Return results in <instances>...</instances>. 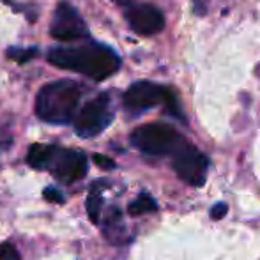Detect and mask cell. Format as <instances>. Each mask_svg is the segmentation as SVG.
<instances>
[{"label":"cell","mask_w":260,"mask_h":260,"mask_svg":"<svg viewBox=\"0 0 260 260\" xmlns=\"http://www.w3.org/2000/svg\"><path fill=\"white\" fill-rule=\"evenodd\" d=\"M48 62L60 69L80 73L94 82H103L120 68V57L115 50L94 41L82 46L52 48L48 52Z\"/></svg>","instance_id":"obj_1"},{"label":"cell","mask_w":260,"mask_h":260,"mask_svg":"<svg viewBox=\"0 0 260 260\" xmlns=\"http://www.w3.org/2000/svg\"><path fill=\"white\" fill-rule=\"evenodd\" d=\"M207 156L197 151L193 145H186L184 149L174 156V170L184 182L191 186H202L206 182L207 172Z\"/></svg>","instance_id":"obj_7"},{"label":"cell","mask_w":260,"mask_h":260,"mask_svg":"<svg viewBox=\"0 0 260 260\" xmlns=\"http://www.w3.org/2000/svg\"><path fill=\"white\" fill-rule=\"evenodd\" d=\"M50 34L57 41H78L89 38V28L80 13L68 2H60L53 13Z\"/></svg>","instance_id":"obj_6"},{"label":"cell","mask_w":260,"mask_h":260,"mask_svg":"<svg viewBox=\"0 0 260 260\" xmlns=\"http://www.w3.org/2000/svg\"><path fill=\"white\" fill-rule=\"evenodd\" d=\"M122 103H124V108L129 113H133V115H140V113L147 112V110L154 108L157 105H165V108H167L168 112L181 117L177 100H175L174 94L168 89H165V87L156 85V83H152V82H145V80H140V82L133 83V85L124 92Z\"/></svg>","instance_id":"obj_4"},{"label":"cell","mask_w":260,"mask_h":260,"mask_svg":"<svg viewBox=\"0 0 260 260\" xmlns=\"http://www.w3.org/2000/svg\"><path fill=\"white\" fill-rule=\"evenodd\" d=\"M0 260H20V253L14 248V244L4 243L0 246Z\"/></svg>","instance_id":"obj_14"},{"label":"cell","mask_w":260,"mask_h":260,"mask_svg":"<svg viewBox=\"0 0 260 260\" xmlns=\"http://www.w3.org/2000/svg\"><path fill=\"white\" fill-rule=\"evenodd\" d=\"M226 211H229V207H226L225 204H216V206L211 209V218L212 219H221L223 216L226 214Z\"/></svg>","instance_id":"obj_17"},{"label":"cell","mask_w":260,"mask_h":260,"mask_svg":"<svg viewBox=\"0 0 260 260\" xmlns=\"http://www.w3.org/2000/svg\"><path fill=\"white\" fill-rule=\"evenodd\" d=\"M126 20L131 30L138 36H154L165 27L163 13L152 4H135L127 7Z\"/></svg>","instance_id":"obj_9"},{"label":"cell","mask_w":260,"mask_h":260,"mask_svg":"<svg viewBox=\"0 0 260 260\" xmlns=\"http://www.w3.org/2000/svg\"><path fill=\"white\" fill-rule=\"evenodd\" d=\"M57 145H46V144H34L28 149L27 163L32 168H39V170H48L52 157Z\"/></svg>","instance_id":"obj_10"},{"label":"cell","mask_w":260,"mask_h":260,"mask_svg":"<svg viewBox=\"0 0 260 260\" xmlns=\"http://www.w3.org/2000/svg\"><path fill=\"white\" fill-rule=\"evenodd\" d=\"M113 120L112 98L108 92L92 98L89 103L83 105L75 119V131L82 138H92L103 133Z\"/></svg>","instance_id":"obj_5"},{"label":"cell","mask_w":260,"mask_h":260,"mask_svg":"<svg viewBox=\"0 0 260 260\" xmlns=\"http://www.w3.org/2000/svg\"><path fill=\"white\" fill-rule=\"evenodd\" d=\"M38 55H39V50L34 48V46H32V48H18V46L7 48V58L18 62V64H25V62L36 58Z\"/></svg>","instance_id":"obj_12"},{"label":"cell","mask_w":260,"mask_h":260,"mask_svg":"<svg viewBox=\"0 0 260 260\" xmlns=\"http://www.w3.org/2000/svg\"><path fill=\"white\" fill-rule=\"evenodd\" d=\"M115 4H119V6H127V4H131L133 0H113Z\"/></svg>","instance_id":"obj_18"},{"label":"cell","mask_w":260,"mask_h":260,"mask_svg":"<svg viewBox=\"0 0 260 260\" xmlns=\"http://www.w3.org/2000/svg\"><path fill=\"white\" fill-rule=\"evenodd\" d=\"M131 144L149 156H175L188 145L177 129L159 122L137 127L131 133Z\"/></svg>","instance_id":"obj_3"},{"label":"cell","mask_w":260,"mask_h":260,"mask_svg":"<svg viewBox=\"0 0 260 260\" xmlns=\"http://www.w3.org/2000/svg\"><path fill=\"white\" fill-rule=\"evenodd\" d=\"M154 211H157V204L149 193L138 195L137 199L129 204V207H127V212H129L131 216H140V214H145V212H154Z\"/></svg>","instance_id":"obj_11"},{"label":"cell","mask_w":260,"mask_h":260,"mask_svg":"<svg viewBox=\"0 0 260 260\" xmlns=\"http://www.w3.org/2000/svg\"><path fill=\"white\" fill-rule=\"evenodd\" d=\"M101 207H103V199H101V195L96 191V189H92L89 199H87V214H89V218L92 223L100 221Z\"/></svg>","instance_id":"obj_13"},{"label":"cell","mask_w":260,"mask_h":260,"mask_svg":"<svg viewBox=\"0 0 260 260\" xmlns=\"http://www.w3.org/2000/svg\"><path fill=\"white\" fill-rule=\"evenodd\" d=\"M43 197H45L48 202H53V204H64V195H62L60 191H58L57 188H53V186H48V188L43 191Z\"/></svg>","instance_id":"obj_15"},{"label":"cell","mask_w":260,"mask_h":260,"mask_svg":"<svg viewBox=\"0 0 260 260\" xmlns=\"http://www.w3.org/2000/svg\"><path fill=\"white\" fill-rule=\"evenodd\" d=\"M92 159H94V163H96L100 168H103V170H112V168H115V163L103 154H94Z\"/></svg>","instance_id":"obj_16"},{"label":"cell","mask_w":260,"mask_h":260,"mask_svg":"<svg viewBox=\"0 0 260 260\" xmlns=\"http://www.w3.org/2000/svg\"><path fill=\"white\" fill-rule=\"evenodd\" d=\"M48 170L53 172L58 181L71 184L75 181H80L87 174V156L78 151L55 147Z\"/></svg>","instance_id":"obj_8"},{"label":"cell","mask_w":260,"mask_h":260,"mask_svg":"<svg viewBox=\"0 0 260 260\" xmlns=\"http://www.w3.org/2000/svg\"><path fill=\"white\" fill-rule=\"evenodd\" d=\"M83 85L75 80H58L45 85L36 98V113L50 124H68L73 120L82 100Z\"/></svg>","instance_id":"obj_2"}]
</instances>
